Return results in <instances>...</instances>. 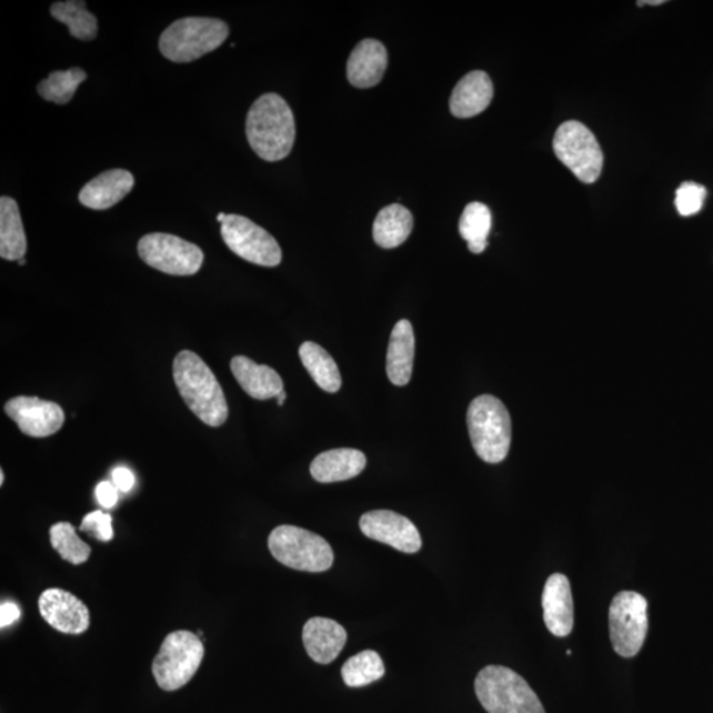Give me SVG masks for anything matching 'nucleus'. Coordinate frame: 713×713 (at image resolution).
<instances>
[{
	"instance_id": "1",
	"label": "nucleus",
	"mask_w": 713,
	"mask_h": 713,
	"mask_svg": "<svg viewBox=\"0 0 713 713\" xmlns=\"http://www.w3.org/2000/svg\"><path fill=\"white\" fill-rule=\"evenodd\" d=\"M247 137L251 149L265 162L289 157L297 137L289 103L275 93L258 98L248 113Z\"/></svg>"
},
{
	"instance_id": "2",
	"label": "nucleus",
	"mask_w": 713,
	"mask_h": 713,
	"mask_svg": "<svg viewBox=\"0 0 713 713\" xmlns=\"http://www.w3.org/2000/svg\"><path fill=\"white\" fill-rule=\"evenodd\" d=\"M173 380L181 398L202 423L220 428L227 422L225 393L200 355L191 351L180 352L173 361Z\"/></svg>"
},
{
	"instance_id": "3",
	"label": "nucleus",
	"mask_w": 713,
	"mask_h": 713,
	"mask_svg": "<svg viewBox=\"0 0 713 713\" xmlns=\"http://www.w3.org/2000/svg\"><path fill=\"white\" fill-rule=\"evenodd\" d=\"M468 431L475 453L489 464L505 460L512 444V419L493 395H480L466 412Z\"/></svg>"
},
{
	"instance_id": "4",
	"label": "nucleus",
	"mask_w": 713,
	"mask_h": 713,
	"mask_svg": "<svg viewBox=\"0 0 713 713\" xmlns=\"http://www.w3.org/2000/svg\"><path fill=\"white\" fill-rule=\"evenodd\" d=\"M474 690L488 713H546L529 683L505 666L482 669L475 677Z\"/></svg>"
},
{
	"instance_id": "5",
	"label": "nucleus",
	"mask_w": 713,
	"mask_h": 713,
	"mask_svg": "<svg viewBox=\"0 0 713 713\" xmlns=\"http://www.w3.org/2000/svg\"><path fill=\"white\" fill-rule=\"evenodd\" d=\"M228 37L229 27L220 19L184 18L167 28L159 49L165 59L184 64L215 51Z\"/></svg>"
},
{
	"instance_id": "6",
	"label": "nucleus",
	"mask_w": 713,
	"mask_h": 713,
	"mask_svg": "<svg viewBox=\"0 0 713 713\" xmlns=\"http://www.w3.org/2000/svg\"><path fill=\"white\" fill-rule=\"evenodd\" d=\"M269 549L285 568L304 572H324L332 568L334 555L323 536L291 524L271 531Z\"/></svg>"
},
{
	"instance_id": "7",
	"label": "nucleus",
	"mask_w": 713,
	"mask_h": 713,
	"mask_svg": "<svg viewBox=\"0 0 713 713\" xmlns=\"http://www.w3.org/2000/svg\"><path fill=\"white\" fill-rule=\"evenodd\" d=\"M204 655V643L198 634L188 631L168 634L152 662L158 686L164 691L184 687L198 673Z\"/></svg>"
},
{
	"instance_id": "8",
	"label": "nucleus",
	"mask_w": 713,
	"mask_h": 713,
	"mask_svg": "<svg viewBox=\"0 0 713 713\" xmlns=\"http://www.w3.org/2000/svg\"><path fill=\"white\" fill-rule=\"evenodd\" d=\"M554 152L561 162L585 184H593L603 171L604 155L593 132L585 124L568 121L559 125Z\"/></svg>"
},
{
	"instance_id": "9",
	"label": "nucleus",
	"mask_w": 713,
	"mask_h": 713,
	"mask_svg": "<svg viewBox=\"0 0 713 713\" xmlns=\"http://www.w3.org/2000/svg\"><path fill=\"white\" fill-rule=\"evenodd\" d=\"M647 629V600L633 591L617 593L610 607V635L614 652L622 659H633L641 652Z\"/></svg>"
},
{
	"instance_id": "10",
	"label": "nucleus",
	"mask_w": 713,
	"mask_h": 713,
	"mask_svg": "<svg viewBox=\"0 0 713 713\" xmlns=\"http://www.w3.org/2000/svg\"><path fill=\"white\" fill-rule=\"evenodd\" d=\"M138 253L152 269L177 277L198 274L204 263V253L199 247L183 238L165 233L142 237L138 243Z\"/></svg>"
},
{
	"instance_id": "11",
	"label": "nucleus",
	"mask_w": 713,
	"mask_h": 713,
	"mask_svg": "<svg viewBox=\"0 0 713 713\" xmlns=\"http://www.w3.org/2000/svg\"><path fill=\"white\" fill-rule=\"evenodd\" d=\"M221 235L227 247L244 261L263 268H275L282 262V249L275 238L247 217L227 214Z\"/></svg>"
},
{
	"instance_id": "12",
	"label": "nucleus",
	"mask_w": 713,
	"mask_h": 713,
	"mask_svg": "<svg viewBox=\"0 0 713 713\" xmlns=\"http://www.w3.org/2000/svg\"><path fill=\"white\" fill-rule=\"evenodd\" d=\"M360 529L370 540L389 544L405 554H415L422 549V538L415 524L391 510H373L363 514Z\"/></svg>"
},
{
	"instance_id": "13",
	"label": "nucleus",
	"mask_w": 713,
	"mask_h": 713,
	"mask_svg": "<svg viewBox=\"0 0 713 713\" xmlns=\"http://www.w3.org/2000/svg\"><path fill=\"white\" fill-rule=\"evenodd\" d=\"M6 414L31 438H47L64 425L66 414L58 403L38 396H16L4 404Z\"/></svg>"
},
{
	"instance_id": "14",
	"label": "nucleus",
	"mask_w": 713,
	"mask_h": 713,
	"mask_svg": "<svg viewBox=\"0 0 713 713\" xmlns=\"http://www.w3.org/2000/svg\"><path fill=\"white\" fill-rule=\"evenodd\" d=\"M39 611L41 617L60 633L79 635L90 626L88 606L74 594L61 589H49L41 593Z\"/></svg>"
},
{
	"instance_id": "15",
	"label": "nucleus",
	"mask_w": 713,
	"mask_h": 713,
	"mask_svg": "<svg viewBox=\"0 0 713 713\" xmlns=\"http://www.w3.org/2000/svg\"><path fill=\"white\" fill-rule=\"evenodd\" d=\"M543 619L555 637H568L573 629V600L570 580L562 573L548 579L542 594Z\"/></svg>"
},
{
	"instance_id": "16",
	"label": "nucleus",
	"mask_w": 713,
	"mask_h": 713,
	"mask_svg": "<svg viewBox=\"0 0 713 713\" xmlns=\"http://www.w3.org/2000/svg\"><path fill=\"white\" fill-rule=\"evenodd\" d=\"M389 64L386 48L379 40L365 39L356 44L349 56L347 74L349 82L359 89L379 86Z\"/></svg>"
},
{
	"instance_id": "17",
	"label": "nucleus",
	"mask_w": 713,
	"mask_h": 713,
	"mask_svg": "<svg viewBox=\"0 0 713 713\" xmlns=\"http://www.w3.org/2000/svg\"><path fill=\"white\" fill-rule=\"evenodd\" d=\"M348 640L344 627L331 619L313 617L303 627V643L310 659L330 665L342 652Z\"/></svg>"
},
{
	"instance_id": "18",
	"label": "nucleus",
	"mask_w": 713,
	"mask_h": 713,
	"mask_svg": "<svg viewBox=\"0 0 713 713\" xmlns=\"http://www.w3.org/2000/svg\"><path fill=\"white\" fill-rule=\"evenodd\" d=\"M135 179L125 170H110L98 174L82 188L79 200L83 207L104 211L121 202L134 188Z\"/></svg>"
},
{
	"instance_id": "19",
	"label": "nucleus",
	"mask_w": 713,
	"mask_h": 713,
	"mask_svg": "<svg viewBox=\"0 0 713 713\" xmlns=\"http://www.w3.org/2000/svg\"><path fill=\"white\" fill-rule=\"evenodd\" d=\"M234 379L244 393L258 401L277 398L284 391L282 376L268 365H258L244 355H237L230 362Z\"/></svg>"
},
{
	"instance_id": "20",
	"label": "nucleus",
	"mask_w": 713,
	"mask_h": 713,
	"mask_svg": "<svg viewBox=\"0 0 713 713\" xmlns=\"http://www.w3.org/2000/svg\"><path fill=\"white\" fill-rule=\"evenodd\" d=\"M494 96L493 82L488 73L474 71L468 73L454 87L450 109L458 118H472L485 111Z\"/></svg>"
},
{
	"instance_id": "21",
	"label": "nucleus",
	"mask_w": 713,
	"mask_h": 713,
	"mask_svg": "<svg viewBox=\"0 0 713 713\" xmlns=\"http://www.w3.org/2000/svg\"><path fill=\"white\" fill-rule=\"evenodd\" d=\"M415 334L409 320H401L390 335L386 372L391 383L405 386L411 380L414 369Z\"/></svg>"
},
{
	"instance_id": "22",
	"label": "nucleus",
	"mask_w": 713,
	"mask_h": 713,
	"mask_svg": "<svg viewBox=\"0 0 713 713\" xmlns=\"http://www.w3.org/2000/svg\"><path fill=\"white\" fill-rule=\"evenodd\" d=\"M368 460L359 450L339 449L320 453L311 464V474L321 484L347 481L365 470Z\"/></svg>"
},
{
	"instance_id": "23",
	"label": "nucleus",
	"mask_w": 713,
	"mask_h": 713,
	"mask_svg": "<svg viewBox=\"0 0 713 713\" xmlns=\"http://www.w3.org/2000/svg\"><path fill=\"white\" fill-rule=\"evenodd\" d=\"M26 253L27 237L18 202L3 195L0 199V257L19 262Z\"/></svg>"
},
{
	"instance_id": "24",
	"label": "nucleus",
	"mask_w": 713,
	"mask_h": 713,
	"mask_svg": "<svg viewBox=\"0 0 713 713\" xmlns=\"http://www.w3.org/2000/svg\"><path fill=\"white\" fill-rule=\"evenodd\" d=\"M414 228V217L401 204L384 207L373 225L374 242L382 249L401 247Z\"/></svg>"
},
{
	"instance_id": "25",
	"label": "nucleus",
	"mask_w": 713,
	"mask_h": 713,
	"mask_svg": "<svg viewBox=\"0 0 713 713\" xmlns=\"http://www.w3.org/2000/svg\"><path fill=\"white\" fill-rule=\"evenodd\" d=\"M299 355L307 372L320 389L327 393H338L342 383L341 373L338 363L324 348L318 345L317 342L307 341L300 347Z\"/></svg>"
},
{
	"instance_id": "26",
	"label": "nucleus",
	"mask_w": 713,
	"mask_h": 713,
	"mask_svg": "<svg viewBox=\"0 0 713 713\" xmlns=\"http://www.w3.org/2000/svg\"><path fill=\"white\" fill-rule=\"evenodd\" d=\"M459 230L473 254L484 253L492 230V213L481 202H471L461 214Z\"/></svg>"
},
{
	"instance_id": "27",
	"label": "nucleus",
	"mask_w": 713,
	"mask_h": 713,
	"mask_svg": "<svg viewBox=\"0 0 713 713\" xmlns=\"http://www.w3.org/2000/svg\"><path fill=\"white\" fill-rule=\"evenodd\" d=\"M51 16L68 26L72 37L83 41L94 40L98 33L97 18L87 10L86 2H56L51 6Z\"/></svg>"
},
{
	"instance_id": "28",
	"label": "nucleus",
	"mask_w": 713,
	"mask_h": 713,
	"mask_svg": "<svg viewBox=\"0 0 713 713\" xmlns=\"http://www.w3.org/2000/svg\"><path fill=\"white\" fill-rule=\"evenodd\" d=\"M342 680L348 687H363L380 681L384 675L383 661L379 653L365 650L352 656L341 669Z\"/></svg>"
},
{
	"instance_id": "29",
	"label": "nucleus",
	"mask_w": 713,
	"mask_h": 713,
	"mask_svg": "<svg viewBox=\"0 0 713 713\" xmlns=\"http://www.w3.org/2000/svg\"><path fill=\"white\" fill-rule=\"evenodd\" d=\"M49 540L54 551L68 563L80 565L92 555V549L77 535L72 523H54L49 530Z\"/></svg>"
},
{
	"instance_id": "30",
	"label": "nucleus",
	"mask_w": 713,
	"mask_h": 713,
	"mask_svg": "<svg viewBox=\"0 0 713 713\" xmlns=\"http://www.w3.org/2000/svg\"><path fill=\"white\" fill-rule=\"evenodd\" d=\"M87 77L88 74L80 68L53 72L39 83L38 93L46 101L67 104L72 101L77 89L87 80Z\"/></svg>"
},
{
	"instance_id": "31",
	"label": "nucleus",
	"mask_w": 713,
	"mask_h": 713,
	"mask_svg": "<svg viewBox=\"0 0 713 713\" xmlns=\"http://www.w3.org/2000/svg\"><path fill=\"white\" fill-rule=\"evenodd\" d=\"M707 191L701 184L683 183L676 191L675 205L677 212L689 217L701 211Z\"/></svg>"
},
{
	"instance_id": "32",
	"label": "nucleus",
	"mask_w": 713,
	"mask_h": 713,
	"mask_svg": "<svg viewBox=\"0 0 713 713\" xmlns=\"http://www.w3.org/2000/svg\"><path fill=\"white\" fill-rule=\"evenodd\" d=\"M80 530L83 533L92 534L96 540L101 542H109L114 538L113 519L101 510H96V512L83 516Z\"/></svg>"
},
{
	"instance_id": "33",
	"label": "nucleus",
	"mask_w": 713,
	"mask_h": 713,
	"mask_svg": "<svg viewBox=\"0 0 713 713\" xmlns=\"http://www.w3.org/2000/svg\"><path fill=\"white\" fill-rule=\"evenodd\" d=\"M118 492L113 482L103 481L96 489L97 500L104 509L114 508L119 499Z\"/></svg>"
},
{
	"instance_id": "34",
	"label": "nucleus",
	"mask_w": 713,
	"mask_h": 713,
	"mask_svg": "<svg viewBox=\"0 0 713 713\" xmlns=\"http://www.w3.org/2000/svg\"><path fill=\"white\" fill-rule=\"evenodd\" d=\"M111 478H113V484L117 486L118 491L122 493H129L135 485V475L129 470V468H116L113 473H111Z\"/></svg>"
},
{
	"instance_id": "35",
	"label": "nucleus",
	"mask_w": 713,
	"mask_h": 713,
	"mask_svg": "<svg viewBox=\"0 0 713 713\" xmlns=\"http://www.w3.org/2000/svg\"><path fill=\"white\" fill-rule=\"evenodd\" d=\"M20 617V610L17 604L3 603L0 605V626L6 627L13 624Z\"/></svg>"
},
{
	"instance_id": "36",
	"label": "nucleus",
	"mask_w": 713,
	"mask_h": 713,
	"mask_svg": "<svg viewBox=\"0 0 713 713\" xmlns=\"http://www.w3.org/2000/svg\"><path fill=\"white\" fill-rule=\"evenodd\" d=\"M287 400L285 391L277 396V402L279 405H283Z\"/></svg>"
},
{
	"instance_id": "37",
	"label": "nucleus",
	"mask_w": 713,
	"mask_h": 713,
	"mask_svg": "<svg viewBox=\"0 0 713 713\" xmlns=\"http://www.w3.org/2000/svg\"><path fill=\"white\" fill-rule=\"evenodd\" d=\"M663 3H665V2H663V0H659V2H654V0H652V2H639L637 4L639 6H641V4H653V6H656V4H663Z\"/></svg>"
},
{
	"instance_id": "38",
	"label": "nucleus",
	"mask_w": 713,
	"mask_h": 713,
	"mask_svg": "<svg viewBox=\"0 0 713 713\" xmlns=\"http://www.w3.org/2000/svg\"><path fill=\"white\" fill-rule=\"evenodd\" d=\"M225 219H227V214L225 213H220L219 215H217V221H219L220 223L225 221Z\"/></svg>"
},
{
	"instance_id": "39",
	"label": "nucleus",
	"mask_w": 713,
	"mask_h": 713,
	"mask_svg": "<svg viewBox=\"0 0 713 713\" xmlns=\"http://www.w3.org/2000/svg\"><path fill=\"white\" fill-rule=\"evenodd\" d=\"M4 484V472L0 471V485Z\"/></svg>"
},
{
	"instance_id": "40",
	"label": "nucleus",
	"mask_w": 713,
	"mask_h": 713,
	"mask_svg": "<svg viewBox=\"0 0 713 713\" xmlns=\"http://www.w3.org/2000/svg\"><path fill=\"white\" fill-rule=\"evenodd\" d=\"M19 264H20V265H24V264H26V260H24V258H23V260H20V261H19Z\"/></svg>"
}]
</instances>
